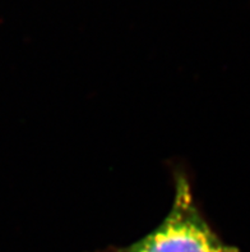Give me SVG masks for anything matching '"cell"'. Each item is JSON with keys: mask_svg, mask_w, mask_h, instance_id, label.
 <instances>
[{"mask_svg": "<svg viewBox=\"0 0 250 252\" xmlns=\"http://www.w3.org/2000/svg\"><path fill=\"white\" fill-rule=\"evenodd\" d=\"M110 252H236L213 233L196 209L187 178H176L171 211L155 232L125 249Z\"/></svg>", "mask_w": 250, "mask_h": 252, "instance_id": "6da1fadb", "label": "cell"}]
</instances>
